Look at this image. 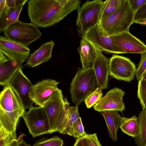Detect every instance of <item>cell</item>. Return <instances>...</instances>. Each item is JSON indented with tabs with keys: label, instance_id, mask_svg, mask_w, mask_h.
<instances>
[{
	"label": "cell",
	"instance_id": "cell-1",
	"mask_svg": "<svg viewBox=\"0 0 146 146\" xmlns=\"http://www.w3.org/2000/svg\"><path fill=\"white\" fill-rule=\"evenodd\" d=\"M81 2L80 0H30L28 3V16L37 27H49L77 10Z\"/></svg>",
	"mask_w": 146,
	"mask_h": 146
},
{
	"label": "cell",
	"instance_id": "cell-2",
	"mask_svg": "<svg viewBox=\"0 0 146 146\" xmlns=\"http://www.w3.org/2000/svg\"><path fill=\"white\" fill-rule=\"evenodd\" d=\"M25 110L15 90L9 85L4 86L0 94V125L7 131L16 134L18 122Z\"/></svg>",
	"mask_w": 146,
	"mask_h": 146
},
{
	"label": "cell",
	"instance_id": "cell-3",
	"mask_svg": "<svg viewBox=\"0 0 146 146\" xmlns=\"http://www.w3.org/2000/svg\"><path fill=\"white\" fill-rule=\"evenodd\" d=\"M70 104L64 97L62 90L58 88L42 106L49 121V133L57 131L60 133L64 129L67 121Z\"/></svg>",
	"mask_w": 146,
	"mask_h": 146
},
{
	"label": "cell",
	"instance_id": "cell-4",
	"mask_svg": "<svg viewBox=\"0 0 146 146\" xmlns=\"http://www.w3.org/2000/svg\"><path fill=\"white\" fill-rule=\"evenodd\" d=\"M134 13L129 0H122L117 10L101 20L100 23L109 36L129 31L133 23Z\"/></svg>",
	"mask_w": 146,
	"mask_h": 146
},
{
	"label": "cell",
	"instance_id": "cell-5",
	"mask_svg": "<svg viewBox=\"0 0 146 146\" xmlns=\"http://www.w3.org/2000/svg\"><path fill=\"white\" fill-rule=\"evenodd\" d=\"M97 81L92 66L77 71L70 85L72 102L78 107L85 99L96 88Z\"/></svg>",
	"mask_w": 146,
	"mask_h": 146
},
{
	"label": "cell",
	"instance_id": "cell-6",
	"mask_svg": "<svg viewBox=\"0 0 146 146\" xmlns=\"http://www.w3.org/2000/svg\"><path fill=\"white\" fill-rule=\"evenodd\" d=\"M104 2L102 0L88 1L78 8L76 25L80 37H84L88 30L100 23Z\"/></svg>",
	"mask_w": 146,
	"mask_h": 146
},
{
	"label": "cell",
	"instance_id": "cell-7",
	"mask_svg": "<svg viewBox=\"0 0 146 146\" xmlns=\"http://www.w3.org/2000/svg\"><path fill=\"white\" fill-rule=\"evenodd\" d=\"M38 27L32 23L19 21L9 26L3 32L6 37L28 47L41 36L42 33Z\"/></svg>",
	"mask_w": 146,
	"mask_h": 146
},
{
	"label": "cell",
	"instance_id": "cell-8",
	"mask_svg": "<svg viewBox=\"0 0 146 146\" xmlns=\"http://www.w3.org/2000/svg\"><path fill=\"white\" fill-rule=\"evenodd\" d=\"M29 133L33 137L49 133L50 127L48 119L44 108L33 107L25 112L22 117Z\"/></svg>",
	"mask_w": 146,
	"mask_h": 146
},
{
	"label": "cell",
	"instance_id": "cell-9",
	"mask_svg": "<svg viewBox=\"0 0 146 146\" xmlns=\"http://www.w3.org/2000/svg\"><path fill=\"white\" fill-rule=\"evenodd\" d=\"M136 71L134 64L127 58L113 55L109 59V75L117 80L130 82Z\"/></svg>",
	"mask_w": 146,
	"mask_h": 146
},
{
	"label": "cell",
	"instance_id": "cell-10",
	"mask_svg": "<svg viewBox=\"0 0 146 146\" xmlns=\"http://www.w3.org/2000/svg\"><path fill=\"white\" fill-rule=\"evenodd\" d=\"M94 46L107 53L122 54L101 26L100 23L88 30L84 37Z\"/></svg>",
	"mask_w": 146,
	"mask_h": 146
},
{
	"label": "cell",
	"instance_id": "cell-11",
	"mask_svg": "<svg viewBox=\"0 0 146 146\" xmlns=\"http://www.w3.org/2000/svg\"><path fill=\"white\" fill-rule=\"evenodd\" d=\"M59 82L51 79L38 81L31 88L29 96L35 105L42 107L58 88Z\"/></svg>",
	"mask_w": 146,
	"mask_h": 146
},
{
	"label": "cell",
	"instance_id": "cell-12",
	"mask_svg": "<svg viewBox=\"0 0 146 146\" xmlns=\"http://www.w3.org/2000/svg\"><path fill=\"white\" fill-rule=\"evenodd\" d=\"M110 36L122 54L139 53L141 54L146 52V45L129 31Z\"/></svg>",
	"mask_w": 146,
	"mask_h": 146
},
{
	"label": "cell",
	"instance_id": "cell-13",
	"mask_svg": "<svg viewBox=\"0 0 146 146\" xmlns=\"http://www.w3.org/2000/svg\"><path fill=\"white\" fill-rule=\"evenodd\" d=\"M125 93L123 90L118 88L110 90L93 106L94 109L100 112L105 111H122L125 110L123 98Z\"/></svg>",
	"mask_w": 146,
	"mask_h": 146
},
{
	"label": "cell",
	"instance_id": "cell-14",
	"mask_svg": "<svg viewBox=\"0 0 146 146\" xmlns=\"http://www.w3.org/2000/svg\"><path fill=\"white\" fill-rule=\"evenodd\" d=\"M22 68L19 69L9 85L12 87L18 94L25 109H29L33 107V103L29 96L30 89L33 84L23 73Z\"/></svg>",
	"mask_w": 146,
	"mask_h": 146
},
{
	"label": "cell",
	"instance_id": "cell-15",
	"mask_svg": "<svg viewBox=\"0 0 146 146\" xmlns=\"http://www.w3.org/2000/svg\"><path fill=\"white\" fill-rule=\"evenodd\" d=\"M28 47L3 36L0 37V52L7 58L14 60H25L30 52Z\"/></svg>",
	"mask_w": 146,
	"mask_h": 146
},
{
	"label": "cell",
	"instance_id": "cell-16",
	"mask_svg": "<svg viewBox=\"0 0 146 146\" xmlns=\"http://www.w3.org/2000/svg\"><path fill=\"white\" fill-rule=\"evenodd\" d=\"M96 56L92 65L97 81V87L103 90L108 87L109 75V59L105 56L102 51L94 46Z\"/></svg>",
	"mask_w": 146,
	"mask_h": 146
},
{
	"label": "cell",
	"instance_id": "cell-17",
	"mask_svg": "<svg viewBox=\"0 0 146 146\" xmlns=\"http://www.w3.org/2000/svg\"><path fill=\"white\" fill-rule=\"evenodd\" d=\"M24 60H14L7 58L4 54L0 55V84L5 86L9 82L19 69L22 67Z\"/></svg>",
	"mask_w": 146,
	"mask_h": 146
},
{
	"label": "cell",
	"instance_id": "cell-18",
	"mask_svg": "<svg viewBox=\"0 0 146 146\" xmlns=\"http://www.w3.org/2000/svg\"><path fill=\"white\" fill-rule=\"evenodd\" d=\"M52 40L42 44L37 50L30 54L25 65L33 68L46 62L52 57V51L54 45Z\"/></svg>",
	"mask_w": 146,
	"mask_h": 146
},
{
	"label": "cell",
	"instance_id": "cell-19",
	"mask_svg": "<svg viewBox=\"0 0 146 146\" xmlns=\"http://www.w3.org/2000/svg\"><path fill=\"white\" fill-rule=\"evenodd\" d=\"M77 50L80 57L82 68L85 69L92 66L96 56L94 46L83 37L80 40V45Z\"/></svg>",
	"mask_w": 146,
	"mask_h": 146
},
{
	"label": "cell",
	"instance_id": "cell-20",
	"mask_svg": "<svg viewBox=\"0 0 146 146\" xmlns=\"http://www.w3.org/2000/svg\"><path fill=\"white\" fill-rule=\"evenodd\" d=\"M100 113L105 119L110 138L113 141H116L118 129L127 118L121 116L116 111H103Z\"/></svg>",
	"mask_w": 146,
	"mask_h": 146
},
{
	"label": "cell",
	"instance_id": "cell-21",
	"mask_svg": "<svg viewBox=\"0 0 146 146\" xmlns=\"http://www.w3.org/2000/svg\"><path fill=\"white\" fill-rule=\"evenodd\" d=\"M25 4L14 8H7L0 15V32H3L7 27L19 21V18Z\"/></svg>",
	"mask_w": 146,
	"mask_h": 146
},
{
	"label": "cell",
	"instance_id": "cell-22",
	"mask_svg": "<svg viewBox=\"0 0 146 146\" xmlns=\"http://www.w3.org/2000/svg\"><path fill=\"white\" fill-rule=\"evenodd\" d=\"M139 126V134L135 138L137 146H146V109H143L137 117Z\"/></svg>",
	"mask_w": 146,
	"mask_h": 146
},
{
	"label": "cell",
	"instance_id": "cell-23",
	"mask_svg": "<svg viewBox=\"0 0 146 146\" xmlns=\"http://www.w3.org/2000/svg\"><path fill=\"white\" fill-rule=\"evenodd\" d=\"M122 132L135 138L139 134V126L136 116L127 118L119 127Z\"/></svg>",
	"mask_w": 146,
	"mask_h": 146
},
{
	"label": "cell",
	"instance_id": "cell-24",
	"mask_svg": "<svg viewBox=\"0 0 146 146\" xmlns=\"http://www.w3.org/2000/svg\"><path fill=\"white\" fill-rule=\"evenodd\" d=\"M19 140L16 134L7 131L0 125V146H15Z\"/></svg>",
	"mask_w": 146,
	"mask_h": 146
},
{
	"label": "cell",
	"instance_id": "cell-25",
	"mask_svg": "<svg viewBox=\"0 0 146 146\" xmlns=\"http://www.w3.org/2000/svg\"><path fill=\"white\" fill-rule=\"evenodd\" d=\"M78 107L75 106H69L67 123L65 128L60 133L72 136V125L77 119L80 117L78 111Z\"/></svg>",
	"mask_w": 146,
	"mask_h": 146
},
{
	"label": "cell",
	"instance_id": "cell-26",
	"mask_svg": "<svg viewBox=\"0 0 146 146\" xmlns=\"http://www.w3.org/2000/svg\"><path fill=\"white\" fill-rule=\"evenodd\" d=\"M122 0H107L104 1L100 15V21L113 13L117 9Z\"/></svg>",
	"mask_w": 146,
	"mask_h": 146
},
{
	"label": "cell",
	"instance_id": "cell-27",
	"mask_svg": "<svg viewBox=\"0 0 146 146\" xmlns=\"http://www.w3.org/2000/svg\"><path fill=\"white\" fill-rule=\"evenodd\" d=\"M102 90L97 87L96 89L84 100V102L88 109L94 106L102 98Z\"/></svg>",
	"mask_w": 146,
	"mask_h": 146
},
{
	"label": "cell",
	"instance_id": "cell-28",
	"mask_svg": "<svg viewBox=\"0 0 146 146\" xmlns=\"http://www.w3.org/2000/svg\"><path fill=\"white\" fill-rule=\"evenodd\" d=\"M137 96L143 109H146V80L142 78L138 80Z\"/></svg>",
	"mask_w": 146,
	"mask_h": 146
},
{
	"label": "cell",
	"instance_id": "cell-29",
	"mask_svg": "<svg viewBox=\"0 0 146 146\" xmlns=\"http://www.w3.org/2000/svg\"><path fill=\"white\" fill-rule=\"evenodd\" d=\"M62 140L57 136L36 142L33 146H62Z\"/></svg>",
	"mask_w": 146,
	"mask_h": 146
},
{
	"label": "cell",
	"instance_id": "cell-30",
	"mask_svg": "<svg viewBox=\"0 0 146 146\" xmlns=\"http://www.w3.org/2000/svg\"><path fill=\"white\" fill-rule=\"evenodd\" d=\"M86 133L84 131L81 117L77 119L72 127V136L78 138L84 136Z\"/></svg>",
	"mask_w": 146,
	"mask_h": 146
},
{
	"label": "cell",
	"instance_id": "cell-31",
	"mask_svg": "<svg viewBox=\"0 0 146 146\" xmlns=\"http://www.w3.org/2000/svg\"><path fill=\"white\" fill-rule=\"evenodd\" d=\"M146 71V52L141 54V60L136 69V78L139 80Z\"/></svg>",
	"mask_w": 146,
	"mask_h": 146
},
{
	"label": "cell",
	"instance_id": "cell-32",
	"mask_svg": "<svg viewBox=\"0 0 146 146\" xmlns=\"http://www.w3.org/2000/svg\"><path fill=\"white\" fill-rule=\"evenodd\" d=\"M83 137L86 139L88 146H102L98 140L96 133L87 134Z\"/></svg>",
	"mask_w": 146,
	"mask_h": 146
},
{
	"label": "cell",
	"instance_id": "cell-33",
	"mask_svg": "<svg viewBox=\"0 0 146 146\" xmlns=\"http://www.w3.org/2000/svg\"><path fill=\"white\" fill-rule=\"evenodd\" d=\"M146 19V4L134 13L133 23L135 22Z\"/></svg>",
	"mask_w": 146,
	"mask_h": 146
},
{
	"label": "cell",
	"instance_id": "cell-34",
	"mask_svg": "<svg viewBox=\"0 0 146 146\" xmlns=\"http://www.w3.org/2000/svg\"><path fill=\"white\" fill-rule=\"evenodd\" d=\"M129 1L134 13L146 4V0H129Z\"/></svg>",
	"mask_w": 146,
	"mask_h": 146
},
{
	"label": "cell",
	"instance_id": "cell-35",
	"mask_svg": "<svg viewBox=\"0 0 146 146\" xmlns=\"http://www.w3.org/2000/svg\"><path fill=\"white\" fill-rule=\"evenodd\" d=\"M27 1V0H6V3L8 8H14L25 4Z\"/></svg>",
	"mask_w": 146,
	"mask_h": 146
},
{
	"label": "cell",
	"instance_id": "cell-36",
	"mask_svg": "<svg viewBox=\"0 0 146 146\" xmlns=\"http://www.w3.org/2000/svg\"><path fill=\"white\" fill-rule=\"evenodd\" d=\"M73 146H88L85 138L82 137L77 138Z\"/></svg>",
	"mask_w": 146,
	"mask_h": 146
},
{
	"label": "cell",
	"instance_id": "cell-37",
	"mask_svg": "<svg viewBox=\"0 0 146 146\" xmlns=\"http://www.w3.org/2000/svg\"><path fill=\"white\" fill-rule=\"evenodd\" d=\"M7 8L6 0H0V15L2 14Z\"/></svg>",
	"mask_w": 146,
	"mask_h": 146
},
{
	"label": "cell",
	"instance_id": "cell-38",
	"mask_svg": "<svg viewBox=\"0 0 146 146\" xmlns=\"http://www.w3.org/2000/svg\"><path fill=\"white\" fill-rule=\"evenodd\" d=\"M15 146H31V145L27 144L21 137H20L18 143Z\"/></svg>",
	"mask_w": 146,
	"mask_h": 146
},
{
	"label": "cell",
	"instance_id": "cell-39",
	"mask_svg": "<svg viewBox=\"0 0 146 146\" xmlns=\"http://www.w3.org/2000/svg\"><path fill=\"white\" fill-rule=\"evenodd\" d=\"M134 23L146 25V19L138 21L135 22Z\"/></svg>",
	"mask_w": 146,
	"mask_h": 146
},
{
	"label": "cell",
	"instance_id": "cell-40",
	"mask_svg": "<svg viewBox=\"0 0 146 146\" xmlns=\"http://www.w3.org/2000/svg\"><path fill=\"white\" fill-rule=\"evenodd\" d=\"M141 78H142L146 80V71L143 74V75H142Z\"/></svg>",
	"mask_w": 146,
	"mask_h": 146
}]
</instances>
